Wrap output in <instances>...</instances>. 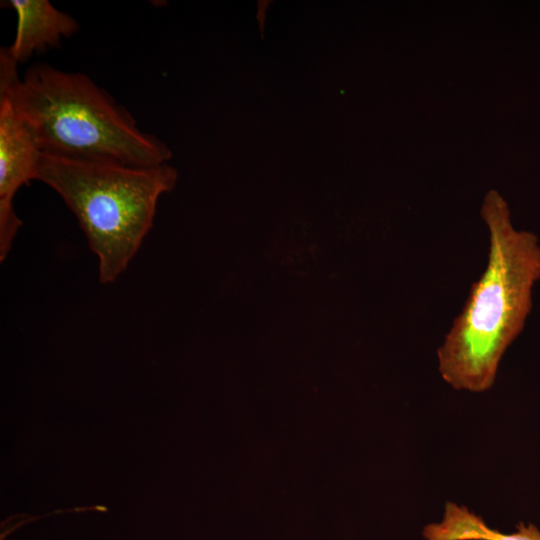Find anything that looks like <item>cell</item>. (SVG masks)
<instances>
[{
	"label": "cell",
	"mask_w": 540,
	"mask_h": 540,
	"mask_svg": "<svg viewBox=\"0 0 540 540\" xmlns=\"http://www.w3.org/2000/svg\"><path fill=\"white\" fill-rule=\"evenodd\" d=\"M489 231L486 266L437 349L442 379L481 393L495 383L500 362L522 333L540 280V242L516 229L505 201L490 193L482 210Z\"/></svg>",
	"instance_id": "obj_1"
},
{
	"label": "cell",
	"mask_w": 540,
	"mask_h": 540,
	"mask_svg": "<svg viewBox=\"0 0 540 540\" xmlns=\"http://www.w3.org/2000/svg\"><path fill=\"white\" fill-rule=\"evenodd\" d=\"M2 48L0 93L11 101L43 154L132 167L166 164L169 148L141 131L132 115L88 76L47 64L19 78Z\"/></svg>",
	"instance_id": "obj_2"
},
{
	"label": "cell",
	"mask_w": 540,
	"mask_h": 540,
	"mask_svg": "<svg viewBox=\"0 0 540 540\" xmlns=\"http://www.w3.org/2000/svg\"><path fill=\"white\" fill-rule=\"evenodd\" d=\"M177 179L168 163L132 167L43 154L37 178L64 200L98 258L99 281H115L153 225L160 196Z\"/></svg>",
	"instance_id": "obj_3"
},
{
	"label": "cell",
	"mask_w": 540,
	"mask_h": 540,
	"mask_svg": "<svg viewBox=\"0 0 540 540\" xmlns=\"http://www.w3.org/2000/svg\"><path fill=\"white\" fill-rule=\"evenodd\" d=\"M42 152L9 98L0 93V259L8 255L21 226L13 208L16 192L37 178Z\"/></svg>",
	"instance_id": "obj_4"
},
{
	"label": "cell",
	"mask_w": 540,
	"mask_h": 540,
	"mask_svg": "<svg viewBox=\"0 0 540 540\" xmlns=\"http://www.w3.org/2000/svg\"><path fill=\"white\" fill-rule=\"evenodd\" d=\"M6 3L17 14L15 39L5 48L16 63L59 46L62 38L70 37L79 28L74 18L56 9L47 0H10Z\"/></svg>",
	"instance_id": "obj_5"
},
{
	"label": "cell",
	"mask_w": 540,
	"mask_h": 540,
	"mask_svg": "<svg viewBox=\"0 0 540 540\" xmlns=\"http://www.w3.org/2000/svg\"><path fill=\"white\" fill-rule=\"evenodd\" d=\"M422 535L425 540H540V530L533 523L521 521L515 532L502 533L466 506L450 501L445 504L442 520L426 525Z\"/></svg>",
	"instance_id": "obj_6"
}]
</instances>
